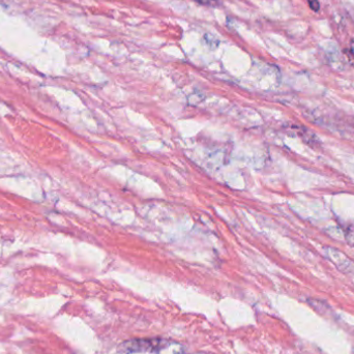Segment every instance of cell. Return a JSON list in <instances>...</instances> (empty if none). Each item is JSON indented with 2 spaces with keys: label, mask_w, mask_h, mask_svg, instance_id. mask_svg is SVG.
Masks as SVG:
<instances>
[{
  "label": "cell",
  "mask_w": 354,
  "mask_h": 354,
  "mask_svg": "<svg viewBox=\"0 0 354 354\" xmlns=\"http://www.w3.org/2000/svg\"><path fill=\"white\" fill-rule=\"evenodd\" d=\"M194 1L208 6H217L219 4V0H194Z\"/></svg>",
  "instance_id": "cell-5"
},
{
  "label": "cell",
  "mask_w": 354,
  "mask_h": 354,
  "mask_svg": "<svg viewBox=\"0 0 354 354\" xmlns=\"http://www.w3.org/2000/svg\"><path fill=\"white\" fill-rule=\"evenodd\" d=\"M345 239H346L349 246L354 248V225H350L346 228V231H345Z\"/></svg>",
  "instance_id": "cell-4"
},
{
  "label": "cell",
  "mask_w": 354,
  "mask_h": 354,
  "mask_svg": "<svg viewBox=\"0 0 354 354\" xmlns=\"http://www.w3.org/2000/svg\"><path fill=\"white\" fill-rule=\"evenodd\" d=\"M350 51H351L352 55L354 56V40H352V42L350 44Z\"/></svg>",
  "instance_id": "cell-7"
},
{
  "label": "cell",
  "mask_w": 354,
  "mask_h": 354,
  "mask_svg": "<svg viewBox=\"0 0 354 354\" xmlns=\"http://www.w3.org/2000/svg\"><path fill=\"white\" fill-rule=\"evenodd\" d=\"M156 352L157 354H185L181 345H179L178 343L165 340H163L162 345Z\"/></svg>",
  "instance_id": "cell-3"
},
{
  "label": "cell",
  "mask_w": 354,
  "mask_h": 354,
  "mask_svg": "<svg viewBox=\"0 0 354 354\" xmlns=\"http://www.w3.org/2000/svg\"><path fill=\"white\" fill-rule=\"evenodd\" d=\"M163 343V340H144L136 339L124 342L119 346V350L124 353L132 352H156Z\"/></svg>",
  "instance_id": "cell-1"
},
{
  "label": "cell",
  "mask_w": 354,
  "mask_h": 354,
  "mask_svg": "<svg viewBox=\"0 0 354 354\" xmlns=\"http://www.w3.org/2000/svg\"><path fill=\"white\" fill-rule=\"evenodd\" d=\"M307 3H309L311 9L314 12H318L320 9V3L318 0H307Z\"/></svg>",
  "instance_id": "cell-6"
},
{
  "label": "cell",
  "mask_w": 354,
  "mask_h": 354,
  "mask_svg": "<svg viewBox=\"0 0 354 354\" xmlns=\"http://www.w3.org/2000/svg\"><path fill=\"white\" fill-rule=\"evenodd\" d=\"M324 254L341 272L345 274H350L354 272V263L340 250L334 249L332 247H325Z\"/></svg>",
  "instance_id": "cell-2"
}]
</instances>
